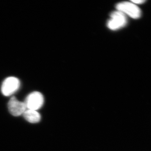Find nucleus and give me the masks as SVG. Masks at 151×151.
<instances>
[{"mask_svg": "<svg viewBox=\"0 0 151 151\" xmlns=\"http://www.w3.org/2000/svg\"><path fill=\"white\" fill-rule=\"evenodd\" d=\"M116 10L121 12L125 15L133 19L139 18L141 15L140 9L132 1H124L118 3L116 6Z\"/></svg>", "mask_w": 151, "mask_h": 151, "instance_id": "nucleus-1", "label": "nucleus"}, {"mask_svg": "<svg viewBox=\"0 0 151 151\" xmlns=\"http://www.w3.org/2000/svg\"><path fill=\"white\" fill-rule=\"evenodd\" d=\"M127 16L118 10L111 13L110 19L107 23V27L112 30H116L124 27L127 24Z\"/></svg>", "mask_w": 151, "mask_h": 151, "instance_id": "nucleus-2", "label": "nucleus"}, {"mask_svg": "<svg viewBox=\"0 0 151 151\" xmlns=\"http://www.w3.org/2000/svg\"><path fill=\"white\" fill-rule=\"evenodd\" d=\"M20 82L18 78L14 76L6 78L3 81L1 91L3 95L9 96L17 92L19 88Z\"/></svg>", "mask_w": 151, "mask_h": 151, "instance_id": "nucleus-3", "label": "nucleus"}, {"mask_svg": "<svg viewBox=\"0 0 151 151\" xmlns=\"http://www.w3.org/2000/svg\"><path fill=\"white\" fill-rule=\"evenodd\" d=\"M44 99L43 95L38 92H34L28 95L24 103L29 110L37 111L42 107Z\"/></svg>", "mask_w": 151, "mask_h": 151, "instance_id": "nucleus-4", "label": "nucleus"}, {"mask_svg": "<svg viewBox=\"0 0 151 151\" xmlns=\"http://www.w3.org/2000/svg\"><path fill=\"white\" fill-rule=\"evenodd\" d=\"M8 107L10 113L14 116L22 115L27 109L24 102L19 101L15 97L11 98L8 103Z\"/></svg>", "mask_w": 151, "mask_h": 151, "instance_id": "nucleus-5", "label": "nucleus"}, {"mask_svg": "<svg viewBox=\"0 0 151 151\" xmlns=\"http://www.w3.org/2000/svg\"><path fill=\"white\" fill-rule=\"evenodd\" d=\"M22 115L25 119L29 123L35 124L40 122V115L36 111L27 109Z\"/></svg>", "mask_w": 151, "mask_h": 151, "instance_id": "nucleus-6", "label": "nucleus"}, {"mask_svg": "<svg viewBox=\"0 0 151 151\" xmlns=\"http://www.w3.org/2000/svg\"><path fill=\"white\" fill-rule=\"evenodd\" d=\"M131 1L134 3L135 4H142V3L145 2V1H143V0H135V1Z\"/></svg>", "mask_w": 151, "mask_h": 151, "instance_id": "nucleus-7", "label": "nucleus"}]
</instances>
